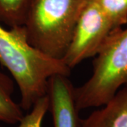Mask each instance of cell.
I'll use <instances>...</instances> for the list:
<instances>
[{
	"label": "cell",
	"instance_id": "6da1fadb",
	"mask_svg": "<svg viewBox=\"0 0 127 127\" xmlns=\"http://www.w3.org/2000/svg\"><path fill=\"white\" fill-rule=\"evenodd\" d=\"M0 64L10 73L21 94L20 106L31 110L47 95L48 81L57 74L68 76L71 69L32 45L23 26L6 29L0 23Z\"/></svg>",
	"mask_w": 127,
	"mask_h": 127
},
{
	"label": "cell",
	"instance_id": "7a4b0ae2",
	"mask_svg": "<svg viewBox=\"0 0 127 127\" xmlns=\"http://www.w3.org/2000/svg\"><path fill=\"white\" fill-rule=\"evenodd\" d=\"M87 1L32 0L23 25L30 43L50 57L62 60Z\"/></svg>",
	"mask_w": 127,
	"mask_h": 127
},
{
	"label": "cell",
	"instance_id": "3957f363",
	"mask_svg": "<svg viewBox=\"0 0 127 127\" xmlns=\"http://www.w3.org/2000/svg\"><path fill=\"white\" fill-rule=\"evenodd\" d=\"M94 57L91 76L74 88L79 111L103 106L127 86V28L112 31Z\"/></svg>",
	"mask_w": 127,
	"mask_h": 127
},
{
	"label": "cell",
	"instance_id": "277c9868",
	"mask_svg": "<svg viewBox=\"0 0 127 127\" xmlns=\"http://www.w3.org/2000/svg\"><path fill=\"white\" fill-rule=\"evenodd\" d=\"M114 31L95 0H88L82 9L62 61L71 70L94 57Z\"/></svg>",
	"mask_w": 127,
	"mask_h": 127
},
{
	"label": "cell",
	"instance_id": "5b68a950",
	"mask_svg": "<svg viewBox=\"0 0 127 127\" xmlns=\"http://www.w3.org/2000/svg\"><path fill=\"white\" fill-rule=\"evenodd\" d=\"M68 76L57 74L48 81L47 95L54 127H81V119L74 96V88Z\"/></svg>",
	"mask_w": 127,
	"mask_h": 127
},
{
	"label": "cell",
	"instance_id": "8992f818",
	"mask_svg": "<svg viewBox=\"0 0 127 127\" xmlns=\"http://www.w3.org/2000/svg\"><path fill=\"white\" fill-rule=\"evenodd\" d=\"M81 120V127H127V86L112 100Z\"/></svg>",
	"mask_w": 127,
	"mask_h": 127
},
{
	"label": "cell",
	"instance_id": "52a82bcc",
	"mask_svg": "<svg viewBox=\"0 0 127 127\" xmlns=\"http://www.w3.org/2000/svg\"><path fill=\"white\" fill-rule=\"evenodd\" d=\"M14 81L0 72V122L16 124L20 122L24 114L20 104L12 98Z\"/></svg>",
	"mask_w": 127,
	"mask_h": 127
},
{
	"label": "cell",
	"instance_id": "ba28073f",
	"mask_svg": "<svg viewBox=\"0 0 127 127\" xmlns=\"http://www.w3.org/2000/svg\"><path fill=\"white\" fill-rule=\"evenodd\" d=\"M32 0H0V23L9 27L23 26Z\"/></svg>",
	"mask_w": 127,
	"mask_h": 127
},
{
	"label": "cell",
	"instance_id": "9c48e42d",
	"mask_svg": "<svg viewBox=\"0 0 127 127\" xmlns=\"http://www.w3.org/2000/svg\"><path fill=\"white\" fill-rule=\"evenodd\" d=\"M114 31L127 23V0H95Z\"/></svg>",
	"mask_w": 127,
	"mask_h": 127
},
{
	"label": "cell",
	"instance_id": "30bf717a",
	"mask_svg": "<svg viewBox=\"0 0 127 127\" xmlns=\"http://www.w3.org/2000/svg\"><path fill=\"white\" fill-rule=\"evenodd\" d=\"M49 107V98L46 95L37 101L29 113L23 116L18 127H41Z\"/></svg>",
	"mask_w": 127,
	"mask_h": 127
}]
</instances>
